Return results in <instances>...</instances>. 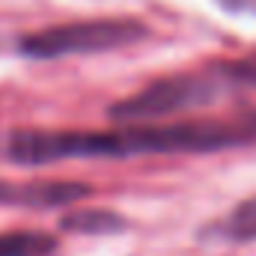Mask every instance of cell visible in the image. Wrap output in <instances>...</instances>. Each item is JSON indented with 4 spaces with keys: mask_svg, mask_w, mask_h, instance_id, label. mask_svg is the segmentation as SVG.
Here are the masks:
<instances>
[{
    "mask_svg": "<svg viewBox=\"0 0 256 256\" xmlns=\"http://www.w3.org/2000/svg\"><path fill=\"white\" fill-rule=\"evenodd\" d=\"M146 36L149 27L137 18H92L27 33L18 42V51L33 60H57L74 54H102L114 48H128Z\"/></svg>",
    "mask_w": 256,
    "mask_h": 256,
    "instance_id": "cell-3",
    "label": "cell"
},
{
    "mask_svg": "<svg viewBox=\"0 0 256 256\" xmlns=\"http://www.w3.org/2000/svg\"><path fill=\"white\" fill-rule=\"evenodd\" d=\"M96 191L86 182H6L0 179V206H24V208H60L86 200Z\"/></svg>",
    "mask_w": 256,
    "mask_h": 256,
    "instance_id": "cell-4",
    "label": "cell"
},
{
    "mask_svg": "<svg viewBox=\"0 0 256 256\" xmlns=\"http://www.w3.org/2000/svg\"><path fill=\"white\" fill-rule=\"evenodd\" d=\"M256 143V110L236 120H182V122H128L108 131L80 128H15L3 152L24 167L66 158H134V155H196Z\"/></svg>",
    "mask_w": 256,
    "mask_h": 256,
    "instance_id": "cell-1",
    "label": "cell"
},
{
    "mask_svg": "<svg viewBox=\"0 0 256 256\" xmlns=\"http://www.w3.org/2000/svg\"><path fill=\"white\" fill-rule=\"evenodd\" d=\"M214 72L220 74L226 90H256V54L230 60V63H218Z\"/></svg>",
    "mask_w": 256,
    "mask_h": 256,
    "instance_id": "cell-8",
    "label": "cell"
},
{
    "mask_svg": "<svg viewBox=\"0 0 256 256\" xmlns=\"http://www.w3.org/2000/svg\"><path fill=\"white\" fill-rule=\"evenodd\" d=\"M126 226L128 220L110 208H80V212H68L60 218V230L78 232V236H108V232H120Z\"/></svg>",
    "mask_w": 256,
    "mask_h": 256,
    "instance_id": "cell-5",
    "label": "cell"
},
{
    "mask_svg": "<svg viewBox=\"0 0 256 256\" xmlns=\"http://www.w3.org/2000/svg\"><path fill=\"white\" fill-rule=\"evenodd\" d=\"M224 236L236 242H254L256 238V196L238 202L230 218L224 220Z\"/></svg>",
    "mask_w": 256,
    "mask_h": 256,
    "instance_id": "cell-7",
    "label": "cell"
},
{
    "mask_svg": "<svg viewBox=\"0 0 256 256\" xmlns=\"http://www.w3.org/2000/svg\"><path fill=\"white\" fill-rule=\"evenodd\" d=\"M226 92V84L214 72V66L202 72H182L170 78H158L149 86L137 90L122 102L110 104V116L116 122H155L161 116H176V114H191L212 102H218Z\"/></svg>",
    "mask_w": 256,
    "mask_h": 256,
    "instance_id": "cell-2",
    "label": "cell"
},
{
    "mask_svg": "<svg viewBox=\"0 0 256 256\" xmlns=\"http://www.w3.org/2000/svg\"><path fill=\"white\" fill-rule=\"evenodd\" d=\"M60 248L57 236L39 230L0 232V256H54Z\"/></svg>",
    "mask_w": 256,
    "mask_h": 256,
    "instance_id": "cell-6",
    "label": "cell"
}]
</instances>
